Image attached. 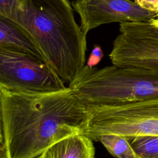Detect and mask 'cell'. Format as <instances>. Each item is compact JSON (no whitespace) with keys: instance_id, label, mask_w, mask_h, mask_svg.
I'll return each instance as SVG.
<instances>
[{"instance_id":"obj_8","label":"cell","mask_w":158,"mask_h":158,"mask_svg":"<svg viewBox=\"0 0 158 158\" xmlns=\"http://www.w3.org/2000/svg\"><path fill=\"white\" fill-rule=\"evenodd\" d=\"M0 48L25 53L44 61L28 33L12 20L0 15Z\"/></svg>"},{"instance_id":"obj_12","label":"cell","mask_w":158,"mask_h":158,"mask_svg":"<svg viewBox=\"0 0 158 158\" xmlns=\"http://www.w3.org/2000/svg\"><path fill=\"white\" fill-rule=\"evenodd\" d=\"M104 56L103 51L99 45H95L88 59L86 65L89 67H95L102 59Z\"/></svg>"},{"instance_id":"obj_4","label":"cell","mask_w":158,"mask_h":158,"mask_svg":"<svg viewBox=\"0 0 158 158\" xmlns=\"http://www.w3.org/2000/svg\"><path fill=\"white\" fill-rule=\"evenodd\" d=\"M0 86L30 93H49L68 88L43 60L0 48Z\"/></svg>"},{"instance_id":"obj_6","label":"cell","mask_w":158,"mask_h":158,"mask_svg":"<svg viewBox=\"0 0 158 158\" xmlns=\"http://www.w3.org/2000/svg\"><path fill=\"white\" fill-rule=\"evenodd\" d=\"M72 5L80 17V27L86 35L102 25L148 22L157 15V13L146 10L131 0H75Z\"/></svg>"},{"instance_id":"obj_10","label":"cell","mask_w":158,"mask_h":158,"mask_svg":"<svg viewBox=\"0 0 158 158\" xmlns=\"http://www.w3.org/2000/svg\"><path fill=\"white\" fill-rule=\"evenodd\" d=\"M100 141L108 152L117 158H139L135 152L128 138L116 134L101 136Z\"/></svg>"},{"instance_id":"obj_15","label":"cell","mask_w":158,"mask_h":158,"mask_svg":"<svg viewBox=\"0 0 158 158\" xmlns=\"http://www.w3.org/2000/svg\"><path fill=\"white\" fill-rule=\"evenodd\" d=\"M35 158H44V153L41 154V155H40V156H37V157H35Z\"/></svg>"},{"instance_id":"obj_7","label":"cell","mask_w":158,"mask_h":158,"mask_svg":"<svg viewBox=\"0 0 158 158\" xmlns=\"http://www.w3.org/2000/svg\"><path fill=\"white\" fill-rule=\"evenodd\" d=\"M107 101L120 104L158 96V73L144 70L114 66L104 80Z\"/></svg>"},{"instance_id":"obj_2","label":"cell","mask_w":158,"mask_h":158,"mask_svg":"<svg viewBox=\"0 0 158 158\" xmlns=\"http://www.w3.org/2000/svg\"><path fill=\"white\" fill-rule=\"evenodd\" d=\"M69 0H11L0 15L22 28L44 61L70 83L85 65L86 35L77 23Z\"/></svg>"},{"instance_id":"obj_5","label":"cell","mask_w":158,"mask_h":158,"mask_svg":"<svg viewBox=\"0 0 158 158\" xmlns=\"http://www.w3.org/2000/svg\"><path fill=\"white\" fill-rule=\"evenodd\" d=\"M119 25L109 55L112 65L158 73V27L151 21Z\"/></svg>"},{"instance_id":"obj_16","label":"cell","mask_w":158,"mask_h":158,"mask_svg":"<svg viewBox=\"0 0 158 158\" xmlns=\"http://www.w3.org/2000/svg\"></svg>"},{"instance_id":"obj_1","label":"cell","mask_w":158,"mask_h":158,"mask_svg":"<svg viewBox=\"0 0 158 158\" xmlns=\"http://www.w3.org/2000/svg\"><path fill=\"white\" fill-rule=\"evenodd\" d=\"M87 115L69 87L30 93L0 86L1 158H35L55 143L82 134Z\"/></svg>"},{"instance_id":"obj_14","label":"cell","mask_w":158,"mask_h":158,"mask_svg":"<svg viewBox=\"0 0 158 158\" xmlns=\"http://www.w3.org/2000/svg\"><path fill=\"white\" fill-rule=\"evenodd\" d=\"M151 22H152V24H154L155 26H156V27H158V12H157V17H156L155 19H154L153 20H151Z\"/></svg>"},{"instance_id":"obj_9","label":"cell","mask_w":158,"mask_h":158,"mask_svg":"<svg viewBox=\"0 0 158 158\" xmlns=\"http://www.w3.org/2000/svg\"><path fill=\"white\" fill-rule=\"evenodd\" d=\"M93 141L82 134L69 136L48 148L44 152V158H94Z\"/></svg>"},{"instance_id":"obj_11","label":"cell","mask_w":158,"mask_h":158,"mask_svg":"<svg viewBox=\"0 0 158 158\" xmlns=\"http://www.w3.org/2000/svg\"><path fill=\"white\" fill-rule=\"evenodd\" d=\"M128 139L139 158H158V136H138Z\"/></svg>"},{"instance_id":"obj_13","label":"cell","mask_w":158,"mask_h":158,"mask_svg":"<svg viewBox=\"0 0 158 158\" xmlns=\"http://www.w3.org/2000/svg\"><path fill=\"white\" fill-rule=\"evenodd\" d=\"M134 1L146 10L158 12V0H134Z\"/></svg>"},{"instance_id":"obj_3","label":"cell","mask_w":158,"mask_h":158,"mask_svg":"<svg viewBox=\"0 0 158 158\" xmlns=\"http://www.w3.org/2000/svg\"><path fill=\"white\" fill-rule=\"evenodd\" d=\"M86 106L88 115L82 135L93 141L107 134L127 138L158 136V96L120 104Z\"/></svg>"}]
</instances>
